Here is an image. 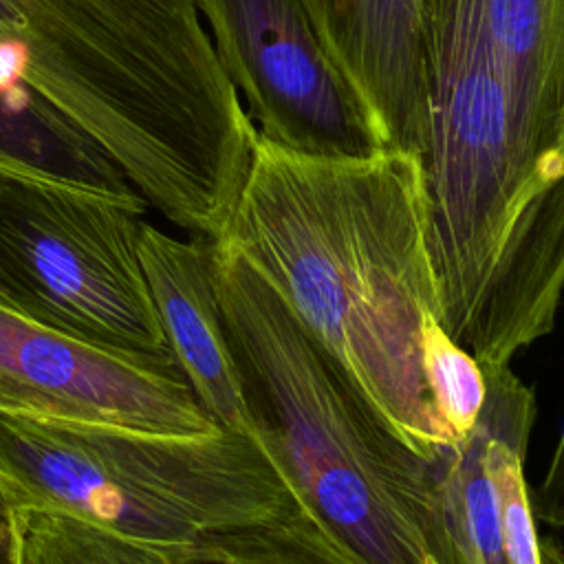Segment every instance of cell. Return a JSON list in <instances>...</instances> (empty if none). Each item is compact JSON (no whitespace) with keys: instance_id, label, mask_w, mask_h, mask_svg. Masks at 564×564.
<instances>
[{"instance_id":"8fae6325","label":"cell","mask_w":564,"mask_h":564,"mask_svg":"<svg viewBox=\"0 0 564 564\" xmlns=\"http://www.w3.org/2000/svg\"><path fill=\"white\" fill-rule=\"evenodd\" d=\"M0 172L139 203L112 159L0 64Z\"/></svg>"},{"instance_id":"30bf717a","label":"cell","mask_w":564,"mask_h":564,"mask_svg":"<svg viewBox=\"0 0 564 564\" xmlns=\"http://www.w3.org/2000/svg\"><path fill=\"white\" fill-rule=\"evenodd\" d=\"M212 245L214 240L200 236L176 240L143 223L139 240L143 273L163 335L196 401L218 427L253 438L269 454L225 330Z\"/></svg>"},{"instance_id":"7a4b0ae2","label":"cell","mask_w":564,"mask_h":564,"mask_svg":"<svg viewBox=\"0 0 564 564\" xmlns=\"http://www.w3.org/2000/svg\"><path fill=\"white\" fill-rule=\"evenodd\" d=\"M0 64L167 220L225 234L258 130L192 0H0Z\"/></svg>"},{"instance_id":"8992f818","label":"cell","mask_w":564,"mask_h":564,"mask_svg":"<svg viewBox=\"0 0 564 564\" xmlns=\"http://www.w3.org/2000/svg\"><path fill=\"white\" fill-rule=\"evenodd\" d=\"M258 134L308 156L366 159L388 150L370 110L300 0H192Z\"/></svg>"},{"instance_id":"3957f363","label":"cell","mask_w":564,"mask_h":564,"mask_svg":"<svg viewBox=\"0 0 564 564\" xmlns=\"http://www.w3.org/2000/svg\"><path fill=\"white\" fill-rule=\"evenodd\" d=\"M214 284L249 405L297 498L364 564H454L436 458L375 416L280 297L212 245Z\"/></svg>"},{"instance_id":"52a82bcc","label":"cell","mask_w":564,"mask_h":564,"mask_svg":"<svg viewBox=\"0 0 564 564\" xmlns=\"http://www.w3.org/2000/svg\"><path fill=\"white\" fill-rule=\"evenodd\" d=\"M0 412L176 436L218 430L183 375L95 348L2 306Z\"/></svg>"},{"instance_id":"4fadbf2b","label":"cell","mask_w":564,"mask_h":564,"mask_svg":"<svg viewBox=\"0 0 564 564\" xmlns=\"http://www.w3.org/2000/svg\"><path fill=\"white\" fill-rule=\"evenodd\" d=\"M423 377L432 408L454 441L467 436L487 399V379L480 364L458 346L438 317L423 326Z\"/></svg>"},{"instance_id":"5b68a950","label":"cell","mask_w":564,"mask_h":564,"mask_svg":"<svg viewBox=\"0 0 564 564\" xmlns=\"http://www.w3.org/2000/svg\"><path fill=\"white\" fill-rule=\"evenodd\" d=\"M145 200L0 172V306L137 364L181 372L141 264Z\"/></svg>"},{"instance_id":"9c48e42d","label":"cell","mask_w":564,"mask_h":564,"mask_svg":"<svg viewBox=\"0 0 564 564\" xmlns=\"http://www.w3.org/2000/svg\"><path fill=\"white\" fill-rule=\"evenodd\" d=\"M370 110L388 150L421 161L427 139L432 0H300Z\"/></svg>"},{"instance_id":"6da1fadb","label":"cell","mask_w":564,"mask_h":564,"mask_svg":"<svg viewBox=\"0 0 564 564\" xmlns=\"http://www.w3.org/2000/svg\"><path fill=\"white\" fill-rule=\"evenodd\" d=\"M216 242L260 275L408 449L436 458L454 443L423 377V326L441 304L416 156H308L258 134Z\"/></svg>"},{"instance_id":"7c38bea8","label":"cell","mask_w":564,"mask_h":564,"mask_svg":"<svg viewBox=\"0 0 564 564\" xmlns=\"http://www.w3.org/2000/svg\"><path fill=\"white\" fill-rule=\"evenodd\" d=\"M18 564H189L187 546L132 540L68 513L20 507Z\"/></svg>"},{"instance_id":"277c9868","label":"cell","mask_w":564,"mask_h":564,"mask_svg":"<svg viewBox=\"0 0 564 564\" xmlns=\"http://www.w3.org/2000/svg\"><path fill=\"white\" fill-rule=\"evenodd\" d=\"M0 474L20 507L161 546L267 524L300 505L262 445L225 427L176 436L0 412Z\"/></svg>"},{"instance_id":"5bb4252c","label":"cell","mask_w":564,"mask_h":564,"mask_svg":"<svg viewBox=\"0 0 564 564\" xmlns=\"http://www.w3.org/2000/svg\"><path fill=\"white\" fill-rule=\"evenodd\" d=\"M538 516L546 524L564 527V430L538 494Z\"/></svg>"},{"instance_id":"ba28073f","label":"cell","mask_w":564,"mask_h":564,"mask_svg":"<svg viewBox=\"0 0 564 564\" xmlns=\"http://www.w3.org/2000/svg\"><path fill=\"white\" fill-rule=\"evenodd\" d=\"M427 51L500 88L540 181L564 178V0H432Z\"/></svg>"},{"instance_id":"9a60e30c","label":"cell","mask_w":564,"mask_h":564,"mask_svg":"<svg viewBox=\"0 0 564 564\" xmlns=\"http://www.w3.org/2000/svg\"><path fill=\"white\" fill-rule=\"evenodd\" d=\"M18 513L20 502L0 474V564H18Z\"/></svg>"}]
</instances>
